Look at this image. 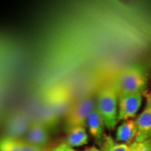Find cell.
Wrapping results in <instances>:
<instances>
[{
	"label": "cell",
	"instance_id": "obj_15",
	"mask_svg": "<svg viewBox=\"0 0 151 151\" xmlns=\"http://www.w3.org/2000/svg\"><path fill=\"white\" fill-rule=\"evenodd\" d=\"M52 151H78L76 150L67 144L65 142L60 143L58 146H56Z\"/></svg>",
	"mask_w": 151,
	"mask_h": 151
},
{
	"label": "cell",
	"instance_id": "obj_16",
	"mask_svg": "<svg viewBox=\"0 0 151 151\" xmlns=\"http://www.w3.org/2000/svg\"><path fill=\"white\" fill-rule=\"evenodd\" d=\"M146 108L151 110V92L146 94Z\"/></svg>",
	"mask_w": 151,
	"mask_h": 151
},
{
	"label": "cell",
	"instance_id": "obj_2",
	"mask_svg": "<svg viewBox=\"0 0 151 151\" xmlns=\"http://www.w3.org/2000/svg\"><path fill=\"white\" fill-rule=\"evenodd\" d=\"M119 94L145 92L147 76L144 69L139 65H132L122 70L114 83Z\"/></svg>",
	"mask_w": 151,
	"mask_h": 151
},
{
	"label": "cell",
	"instance_id": "obj_5",
	"mask_svg": "<svg viewBox=\"0 0 151 151\" xmlns=\"http://www.w3.org/2000/svg\"><path fill=\"white\" fill-rule=\"evenodd\" d=\"M70 95L64 87H55L46 95V104L58 117L69 111L71 108Z\"/></svg>",
	"mask_w": 151,
	"mask_h": 151
},
{
	"label": "cell",
	"instance_id": "obj_17",
	"mask_svg": "<svg viewBox=\"0 0 151 151\" xmlns=\"http://www.w3.org/2000/svg\"><path fill=\"white\" fill-rule=\"evenodd\" d=\"M81 151H101V150H100V149H98L97 148H96V147L92 146V147H90V148H86L85 149V150H81Z\"/></svg>",
	"mask_w": 151,
	"mask_h": 151
},
{
	"label": "cell",
	"instance_id": "obj_6",
	"mask_svg": "<svg viewBox=\"0 0 151 151\" xmlns=\"http://www.w3.org/2000/svg\"><path fill=\"white\" fill-rule=\"evenodd\" d=\"M86 124L90 135L95 142L101 146L106 135L104 133V123L97 107H95L90 113L87 119Z\"/></svg>",
	"mask_w": 151,
	"mask_h": 151
},
{
	"label": "cell",
	"instance_id": "obj_1",
	"mask_svg": "<svg viewBox=\"0 0 151 151\" xmlns=\"http://www.w3.org/2000/svg\"><path fill=\"white\" fill-rule=\"evenodd\" d=\"M96 107L109 130H113L118 122V92L114 83L104 86L96 99Z\"/></svg>",
	"mask_w": 151,
	"mask_h": 151
},
{
	"label": "cell",
	"instance_id": "obj_10",
	"mask_svg": "<svg viewBox=\"0 0 151 151\" xmlns=\"http://www.w3.org/2000/svg\"><path fill=\"white\" fill-rule=\"evenodd\" d=\"M65 143L71 148L86 145L88 143V135L85 127H76L69 130Z\"/></svg>",
	"mask_w": 151,
	"mask_h": 151
},
{
	"label": "cell",
	"instance_id": "obj_3",
	"mask_svg": "<svg viewBox=\"0 0 151 151\" xmlns=\"http://www.w3.org/2000/svg\"><path fill=\"white\" fill-rule=\"evenodd\" d=\"M95 107L96 99L92 96L82 98L71 106L66 117L68 131L76 127H86L87 119Z\"/></svg>",
	"mask_w": 151,
	"mask_h": 151
},
{
	"label": "cell",
	"instance_id": "obj_14",
	"mask_svg": "<svg viewBox=\"0 0 151 151\" xmlns=\"http://www.w3.org/2000/svg\"><path fill=\"white\" fill-rule=\"evenodd\" d=\"M137 151H151V140L139 143Z\"/></svg>",
	"mask_w": 151,
	"mask_h": 151
},
{
	"label": "cell",
	"instance_id": "obj_11",
	"mask_svg": "<svg viewBox=\"0 0 151 151\" xmlns=\"http://www.w3.org/2000/svg\"><path fill=\"white\" fill-rule=\"evenodd\" d=\"M100 148L101 151H129V145L117 143L112 137L106 135Z\"/></svg>",
	"mask_w": 151,
	"mask_h": 151
},
{
	"label": "cell",
	"instance_id": "obj_8",
	"mask_svg": "<svg viewBox=\"0 0 151 151\" xmlns=\"http://www.w3.org/2000/svg\"><path fill=\"white\" fill-rule=\"evenodd\" d=\"M48 140V132L45 125L40 122H33L28 128L27 141L35 146L43 148Z\"/></svg>",
	"mask_w": 151,
	"mask_h": 151
},
{
	"label": "cell",
	"instance_id": "obj_4",
	"mask_svg": "<svg viewBox=\"0 0 151 151\" xmlns=\"http://www.w3.org/2000/svg\"><path fill=\"white\" fill-rule=\"evenodd\" d=\"M143 100V94L139 92L118 94V121L130 120L134 118L139 109Z\"/></svg>",
	"mask_w": 151,
	"mask_h": 151
},
{
	"label": "cell",
	"instance_id": "obj_7",
	"mask_svg": "<svg viewBox=\"0 0 151 151\" xmlns=\"http://www.w3.org/2000/svg\"><path fill=\"white\" fill-rule=\"evenodd\" d=\"M135 122L137 134L134 141L142 143L151 140V110L145 108Z\"/></svg>",
	"mask_w": 151,
	"mask_h": 151
},
{
	"label": "cell",
	"instance_id": "obj_12",
	"mask_svg": "<svg viewBox=\"0 0 151 151\" xmlns=\"http://www.w3.org/2000/svg\"><path fill=\"white\" fill-rule=\"evenodd\" d=\"M0 151H22L20 139L6 137L0 139Z\"/></svg>",
	"mask_w": 151,
	"mask_h": 151
},
{
	"label": "cell",
	"instance_id": "obj_9",
	"mask_svg": "<svg viewBox=\"0 0 151 151\" xmlns=\"http://www.w3.org/2000/svg\"><path fill=\"white\" fill-rule=\"evenodd\" d=\"M137 134V127L135 120L130 119L124 121L118 127L116 131V140L132 144L135 141Z\"/></svg>",
	"mask_w": 151,
	"mask_h": 151
},
{
	"label": "cell",
	"instance_id": "obj_13",
	"mask_svg": "<svg viewBox=\"0 0 151 151\" xmlns=\"http://www.w3.org/2000/svg\"><path fill=\"white\" fill-rule=\"evenodd\" d=\"M20 146H21L22 151H46L43 149L41 147H39L35 145L31 144L27 141H22L20 140Z\"/></svg>",
	"mask_w": 151,
	"mask_h": 151
}]
</instances>
